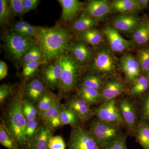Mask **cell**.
Instances as JSON below:
<instances>
[{
	"label": "cell",
	"instance_id": "cell-6",
	"mask_svg": "<svg viewBox=\"0 0 149 149\" xmlns=\"http://www.w3.org/2000/svg\"><path fill=\"white\" fill-rule=\"evenodd\" d=\"M68 147V149H101L91 132L81 126L72 128Z\"/></svg>",
	"mask_w": 149,
	"mask_h": 149
},
{
	"label": "cell",
	"instance_id": "cell-31",
	"mask_svg": "<svg viewBox=\"0 0 149 149\" xmlns=\"http://www.w3.org/2000/svg\"><path fill=\"white\" fill-rule=\"evenodd\" d=\"M43 60H46L45 54L36 42L29 48L24 55L22 59V66L23 64L29 62Z\"/></svg>",
	"mask_w": 149,
	"mask_h": 149
},
{
	"label": "cell",
	"instance_id": "cell-48",
	"mask_svg": "<svg viewBox=\"0 0 149 149\" xmlns=\"http://www.w3.org/2000/svg\"><path fill=\"white\" fill-rule=\"evenodd\" d=\"M147 78L149 81V71L147 72Z\"/></svg>",
	"mask_w": 149,
	"mask_h": 149
},
{
	"label": "cell",
	"instance_id": "cell-5",
	"mask_svg": "<svg viewBox=\"0 0 149 149\" xmlns=\"http://www.w3.org/2000/svg\"><path fill=\"white\" fill-rule=\"evenodd\" d=\"M118 127L98 120L90 123L89 131L95 137L101 149L111 143L120 136Z\"/></svg>",
	"mask_w": 149,
	"mask_h": 149
},
{
	"label": "cell",
	"instance_id": "cell-10",
	"mask_svg": "<svg viewBox=\"0 0 149 149\" xmlns=\"http://www.w3.org/2000/svg\"><path fill=\"white\" fill-rule=\"evenodd\" d=\"M116 68L113 56L108 51H100L94 57L89 71L93 73L109 74L113 72Z\"/></svg>",
	"mask_w": 149,
	"mask_h": 149
},
{
	"label": "cell",
	"instance_id": "cell-30",
	"mask_svg": "<svg viewBox=\"0 0 149 149\" xmlns=\"http://www.w3.org/2000/svg\"><path fill=\"white\" fill-rule=\"evenodd\" d=\"M81 41L93 47L100 45L102 42L101 33L97 29L92 28L79 33Z\"/></svg>",
	"mask_w": 149,
	"mask_h": 149
},
{
	"label": "cell",
	"instance_id": "cell-49",
	"mask_svg": "<svg viewBox=\"0 0 149 149\" xmlns=\"http://www.w3.org/2000/svg\"><path fill=\"white\" fill-rule=\"evenodd\" d=\"M147 24H148V28L149 31V20H148L147 22Z\"/></svg>",
	"mask_w": 149,
	"mask_h": 149
},
{
	"label": "cell",
	"instance_id": "cell-36",
	"mask_svg": "<svg viewBox=\"0 0 149 149\" xmlns=\"http://www.w3.org/2000/svg\"><path fill=\"white\" fill-rule=\"evenodd\" d=\"M16 85L3 84L0 86V104L3 106L6 101L16 93Z\"/></svg>",
	"mask_w": 149,
	"mask_h": 149
},
{
	"label": "cell",
	"instance_id": "cell-27",
	"mask_svg": "<svg viewBox=\"0 0 149 149\" xmlns=\"http://www.w3.org/2000/svg\"><path fill=\"white\" fill-rule=\"evenodd\" d=\"M111 8L122 13H130L141 9L138 0H117L111 4Z\"/></svg>",
	"mask_w": 149,
	"mask_h": 149
},
{
	"label": "cell",
	"instance_id": "cell-12",
	"mask_svg": "<svg viewBox=\"0 0 149 149\" xmlns=\"http://www.w3.org/2000/svg\"><path fill=\"white\" fill-rule=\"evenodd\" d=\"M120 65L127 80L133 85L140 77L141 68L138 59L131 54H125L120 59Z\"/></svg>",
	"mask_w": 149,
	"mask_h": 149
},
{
	"label": "cell",
	"instance_id": "cell-41",
	"mask_svg": "<svg viewBox=\"0 0 149 149\" xmlns=\"http://www.w3.org/2000/svg\"><path fill=\"white\" fill-rule=\"evenodd\" d=\"M8 3L12 16L24 14L23 0H9Z\"/></svg>",
	"mask_w": 149,
	"mask_h": 149
},
{
	"label": "cell",
	"instance_id": "cell-21",
	"mask_svg": "<svg viewBox=\"0 0 149 149\" xmlns=\"http://www.w3.org/2000/svg\"><path fill=\"white\" fill-rule=\"evenodd\" d=\"M125 84L119 81L111 80L107 82L102 91V97L106 100H114L125 91Z\"/></svg>",
	"mask_w": 149,
	"mask_h": 149
},
{
	"label": "cell",
	"instance_id": "cell-32",
	"mask_svg": "<svg viewBox=\"0 0 149 149\" xmlns=\"http://www.w3.org/2000/svg\"><path fill=\"white\" fill-rule=\"evenodd\" d=\"M133 39L139 45H144L149 42V31L147 22H143L135 30Z\"/></svg>",
	"mask_w": 149,
	"mask_h": 149
},
{
	"label": "cell",
	"instance_id": "cell-17",
	"mask_svg": "<svg viewBox=\"0 0 149 149\" xmlns=\"http://www.w3.org/2000/svg\"><path fill=\"white\" fill-rule=\"evenodd\" d=\"M111 9V5L106 0H92L86 5L85 14L95 19L102 18L107 15Z\"/></svg>",
	"mask_w": 149,
	"mask_h": 149
},
{
	"label": "cell",
	"instance_id": "cell-47",
	"mask_svg": "<svg viewBox=\"0 0 149 149\" xmlns=\"http://www.w3.org/2000/svg\"><path fill=\"white\" fill-rule=\"evenodd\" d=\"M139 6L142 9L145 8L148 6L149 1L148 0H138Z\"/></svg>",
	"mask_w": 149,
	"mask_h": 149
},
{
	"label": "cell",
	"instance_id": "cell-14",
	"mask_svg": "<svg viewBox=\"0 0 149 149\" xmlns=\"http://www.w3.org/2000/svg\"><path fill=\"white\" fill-rule=\"evenodd\" d=\"M54 131L42 123L39 126L35 135L29 142V149H49L51 138Z\"/></svg>",
	"mask_w": 149,
	"mask_h": 149
},
{
	"label": "cell",
	"instance_id": "cell-8",
	"mask_svg": "<svg viewBox=\"0 0 149 149\" xmlns=\"http://www.w3.org/2000/svg\"><path fill=\"white\" fill-rule=\"evenodd\" d=\"M20 88L24 99L36 106L49 89L39 75L24 82Z\"/></svg>",
	"mask_w": 149,
	"mask_h": 149
},
{
	"label": "cell",
	"instance_id": "cell-24",
	"mask_svg": "<svg viewBox=\"0 0 149 149\" xmlns=\"http://www.w3.org/2000/svg\"><path fill=\"white\" fill-rule=\"evenodd\" d=\"M61 122L62 126L68 125L72 128L81 126L82 122L74 113L67 107L64 104H60Z\"/></svg>",
	"mask_w": 149,
	"mask_h": 149
},
{
	"label": "cell",
	"instance_id": "cell-39",
	"mask_svg": "<svg viewBox=\"0 0 149 149\" xmlns=\"http://www.w3.org/2000/svg\"><path fill=\"white\" fill-rule=\"evenodd\" d=\"M139 64L143 72L149 71V47L140 49L137 52Z\"/></svg>",
	"mask_w": 149,
	"mask_h": 149
},
{
	"label": "cell",
	"instance_id": "cell-43",
	"mask_svg": "<svg viewBox=\"0 0 149 149\" xmlns=\"http://www.w3.org/2000/svg\"><path fill=\"white\" fill-rule=\"evenodd\" d=\"M101 149H128L125 136H120L111 143Z\"/></svg>",
	"mask_w": 149,
	"mask_h": 149
},
{
	"label": "cell",
	"instance_id": "cell-9",
	"mask_svg": "<svg viewBox=\"0 0 149 149\" xmlns=\"http://www.w3.org/2000/svg\"><path fill=\"white\" fill-rule=\"evenodd\" d=\"M63 69L57 59L46 64L39 74L49 89L58 90L62 76Z\"/></svg>",
	"mask_w": 149,
	"mask_h": 149
},
{
	"label": "cell",
	"instance_id": "cell-40",
	"mask_svg": "<svg viewBox=\"0 0 149 149\" xmlns=\"http://www.w3.org/2000/svg\"><path fill=\"white\" fill-rule=\"evenodd\" d=\"M42 123L40 117L34 120L27 121L25 128V135L28 142L34 136Z\"/></svg>",
	"mask_w": 149,
	"mask_h": 149
},
{
	"label": "cell",
	"instance_id": "cell-19",
	"mask_svg": "<svg viewBox=\"0 0 149 149\" xmlns=\"http://www.w3.org/2000/svg\"><path fill=\"white\" fill-rule=\"evenodd\" d=\"M61 99H59L52 107L40 117L42 123L54 131L62 126L60 111Z\"/></svg>",
	"mask_w": 149,
	"mask_h": 149
},
{
	"label": "cell",
	"instance_id": "cell-2",
	"mask_svg": "<svg viewBox=\"0 0 149 149\" xmlns=\"http://www.w3.org/2000/svg\"><path fill=\"white\" fill-rule=\"evenodd\" d=\"M23 100L21 88H19L9 102L3 119L20 149H29V142L25 135L27 120L22 111Z\"/></svg>",
	"mask_w": 149,
	"mask_h": 149
},
{
	"label": "cell",
	"instance_id": "cell-44",
	"mask_svg": "<svg viewBox=\"0 0 149 149\" xmlns=\"http://www.w3.org/2000/svg\"><path fill=\"white\" fill-rule=\"evenodd\" d=\"M141 115L143 120L149 122V94L144 98L142 102Z\"/></svg>",
	"mask_w": 149,
	"mask_h": 149
},
{
	"label": "cell",
	"instance_id": "cell-4",
	"mask_svg": "<svg viewBox=\"0 0 149 149\" xmlns=\"http://www.w3.org/2000/svg\"><path fill=\"white\" fill-rule=\"evenodd\" d=\"M63 69L62 76L58 89V95L65 97L76 88L82 72V65L75 61L68 53L57 58Z\"/></svg>",
	"mask_w": 149,
	"mask_h": 149
},
{
	"label": "cell",
	"instance_id": "cell-20",
	"mask_svg": "<svg viewBox=\"0 0 149 149\" xmlns=\"http://www.w3.org/2000/svg\"><path fill=\"white\" fill-rule=\"evenodd\" d=\"M62 8V19L64 22L72 21L82 8L83 4L78 0H58Z\"/></svg>",
	"mask_w": 149,
	"mask_h": 149
},
{
	"label": "cell",
	"instance_id": "cell-1",
	"mask_svg": "<svg viewBox=\"0 0 149 149\" xmlns=\"http://www.w3.org/2000/svg\"><path fill=\"white\" fill-rule=\"evenodd\" d=\"M72 35L70 30L60 26L39 27L35 40L45 54L48 63L68 52Z\"/></svg>",
	"mask_w": 149,
	"mask_h": 149
},
{
	"label": "cell",
	"instance_id": "cell-7",
	"mask_svg": "<svg viewBox=\"0 0 149 149\" xmlns=\"http://www.w3.org/2000/svg\"><path fill=\"white\" fill-rule=\"evenodd\" d=\"M93 112L101 122L118 127L125 124L115 99L107 101L103 104L93 109Z\"/></svg>",
	"mask_w": 149,
	"mask_h": 149
},
{
	"label": "cell",
	"instance_id": "cell-29",
	"mask_svg": "<svg viewBox=\"0 0 149 149\" xmlns=\"http://www.w3.org/2000/svg\"><path fill=\"white\" fill-rule=\"evenodd\" d=\"M38 29L39 27L34 26L26 22L19 21L14 24L11 31L23 36L35 39Z\"/></svg>",
	"mask_w": 149,
	"mask_h": 149
},
{
	"label": "cell",
	"instance_id": "cell-15",
	"mask_svg": "<svg viewBox=\"0 0 149 149\" xmlns=\"http://www.w3.org/2000/svg\"><path fill=\"white\" fill-rule=\"evenodd\" d=\"M104 32L110 47L113 52H122L132 46L131 41L124 39L114 28L107 27L105 28Z\"/></svg>",
	"mask_w": 149,
	"mask_h": 149
},
{
	"label": "cell",
	"instance_id": "cell-3",
	"mask_svg": "<svg viewBox=\"0 0 149 149\" xmlns=\"http://www.w3.org/2000/svg\"><path fill=\"white\" fill-rule=\"evenodd\" d=\"M3 47L5 52L17 68L22 67V61L26 52L36 42L31 38L10 31L6 32L3 37Z\"/></svg>",
	"mask_w": 149,
	"mask_h": 149
},
{
	"label": "cell",
	"instance_id": "cell-28",
	"mask_svg": "<svg viewBox=\"0 0 149 149\" xmlns=\"http://www.w3.org/2000/svg\"><path fill=\"white\" fill-rule=\"evenodd\" d=\"M79 97L86 101L90 105L97 104L102 97V94L99 90L93 88L80 86L77 89Z\"/></svg>",
	"mask_w": 149,
	"mask_h": 149
},
{
	"label": "cell",
	"instance_id": "cell-45",
	"mask_svg": "<svg viewBox=\"0 0 149 149\" xmlns=\"http://www.w3.org/2000/svg\"><path fill=\"white\" fill-rule=\"evenodd\" d=\"M40 2L39 0H23L24 14L27 13L30 10H36Z\"/></svg>",
	"mask_w": 149,
	"mask_h": 149
},
{
	"label": "cell",
	"instance_id": "cell-25",
	"mask_svg": "<svg viewBox=\"0 0 149 149\" xmlns=\"http://www.w3.org/2000/svg\"><path fill=\"white\" fill-rule=\"evenodd\" d=\"M61 98L49 89L36 105L40 117L54 105L59 99Z\"/></svg>",
	"mask_w": 149,
	"mask_h": 149
},
{
	"label": "cell",
	"instance_id": "cell-13",
	"mask_svg": "<svg viewBox=\"0 0 149 149\" xmlns=\"http://www.w3.org/2000/svg\"><path fill=\"white\" fill-rule=\"evenodd\" d=\"M68 53L81 65L89 62L93 56L92 49L81 41H72Z\"/></svg>",
	"mask_w": 149,
	"mask_h": 149
},
{
	"label": "cell",
	"instance_id": "cell-18",
	"mask_svg": "<svg viewBox=\"0 0 149 149\" xmlns=\"http://www.w3.org/2000/svg\"><path fill=\"white\" fill-rule=\"evenodd\" d=\"M118 109L125 125L128 129L133 130L137 123V114L134 104L128 100H120Z\"/></svg>",
	"mask_w": 149,
	"mask_h": 149
},
{
	"label": "cell",
	"instance_id": "cell-38",
	"mask_svg": "<svg viewBox=\"0 0 149 149\" xmlns=\"http://www.w3.org/2000/svg\"><path fill=\"white\" fill-rule=\"evenodd\" d=\"M102 84L101 78L98 75L88 74L83 77L82 85L99 91L101 88Z\"/></svg>",
	"mask_w": 149,
	"mask_h": 149
},
{
	"label": "cell",
	"instance_id": "cell-46",
	"mask_svg": "<svg viewBox=\"0 0 149 149\" xmlns=\"http://www.w3.org/2000/svg\"><path fill=\"white\" fill-rule=\"evenodd\" d=\"M8 67L7 65L5 62L0 61V80H1L5 78L8 74Z\"/></svg>",
	"mask_w": 149,
	"mask_h": 149
},
{
	"label": "cell",
	"instance_id": "cell-34",
	"mask_svg": "<svg viewBox=\"0 0 149 149\" xmlns=\"http://www.w3.org/2000/svg\"><path fill=\"white\" fill-rule=\"evenodd\" d=\"M22 109L27 121L34 120L40 117L37 107L23 98L22 104Z\"/></svg>",
	"mask_w": 149,
	"mask_h": 149
},
{
	"label": "cell",
	"instance_id": "cell-11",
	"mask_svg": "<svg viewBox=\"0 0 149 149\" xmlns=\"http://www.w3.org/2000/svg\"><path fill=\"white\" fill-rule=\"evenodd\" d=\"M64 105L72 111L83 123L89 120L94 115L91 105L79 96L68 99Z\"/></svg>",
	"mask_w": 149,
	"mask_h": 149
},
{
	"label": "cell",
	"instance_id": "cell-22",
	"mask_svg": "<svg viewBox=\"0 0 149 149\" xmlns=\"http://www.w3.org/2000/svg\"><path fill=\"white\" fill-rule=\"evenodd\" d=\"M0 144L7 149H20L3 119L0 123Z\"/></svg>",
	"mask_w": 149,
	"mask_h": 149
},
{
	"label": "cell",
	"instance_id": "cell-26",
	"mask_svg": "<svg viewBox=\"0 0 149 149\" xmlns=\"http://www.w3.org/2000/svg\"><path fill=\"white\" fill-rule=\"evenodd\" d=\"M49 63L46 60L29 62L23 64L21 73V79L24 82L32 79L37 75L40 67L42 65Z\"/></svg>",
	"mask_w": 149,
	"mask_h": 149
},
{
	"label": "cell",
	"instance_id": "cell-16",
	"mask_svg": "<svg viewBox=\"0 0 149 149\" xmlns=\"http://www.w3.org/2000/svg\"><path fill=\"white\" fill-rule=\"evenodd\" d=\"M141 23L139 16L130 13L116 17L113 21V26L116 30L128 33L134 32Z\"/></svg>",
	"mask_w": 149,
	"mask_h": 149
},
{
	"label": "cell",
	"instance_id": "cell-23",
	"mask_svg": "<svg viewBox=\"0 0 149 149\" xmlns=\"http://www.w3.org/2000/svg\"><path fill=\"white\" fill-rule=\"evenodd\" d=\"M97 23L95 19L83 13L72 22L70 28L73 32L80 33L94 28Z\"/></svg>",
	"mask_w": 149,
	"mask_h": 149
},
{
	"label": "cell",
	"instance_id": "cell-33",
	"mask_svg": "<svg viewBox=\"0 0 149 149\" xmlns=\"http://www.w3.org/2000/svg\"><path fill=\"white\" fill-rule=\"evenodd\" d=\"M136 138L143 149H149V124L143 123L137 129Z\"/></svg>",
	"mask_w": 149,
	"mask_h": 149
},
{
	"label": "cell",
	"instance_id": "cell-37",
	"mask_svg": "<svg viewBox=\"0 0 149 149\" xmlns=\"http://www.w3.org/2000/svg\"><path fill=\"white\" fill-rule=\"evenodd\" d=\"M11 12L9 7L8 1H0V24L1 26L9 24L11 18Z\"/></svg>",
	"mask_w": 149,
	"mask_h": 149
},
{
	"label": "cell",
	"instance_id": "cell-42",
	"mask_svg": "<svg viewBox=\"0 0 149 149\" xmlns=\"http://www.w3.org/2000/svg\"><path fill=\"white\" fill-rule=\"evenodd\" d=\"M49 149H66V144L60 136H53L49 143Z\"/></svg>",
	"mask_w": 149,
	"mask_h": 149
},
{
	"label": "cell",
	"instance_id": "cell-35",
	"mask_svg": "<svg viewBox=\"0 0 149 149\" xmlns=\"http://www.w3.org/2000/svg\"><path fill=\"white\" fill-rule=\"evenodd\" d=\"M149 81L147 77L140 76L130 89V93L133 95H138L145 93L148 88Z\"/></svg>",
	"mask_w": 149,
	"mask_h": 149
}]
</instances>
